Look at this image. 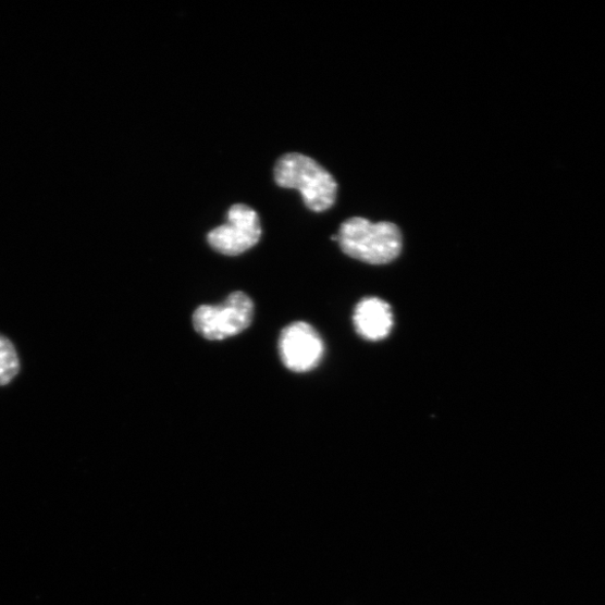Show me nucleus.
Instances as JSON below:
<instances>
[{
    "instance_id": "f257e3e1",
    "label": "nucleus",
    "mask_w": 605,
    "mask_h": 605,
    "mask_svg": "<svg viewBox=\"0 0 605 605\" xmlns=\"http://www.w3.org/2000/svg\"><path fill=\"white\" fill-rule=\"evenodd\" d=\"M336 238L346 255L370 264L390 263L403 249L402 233L396 224L373 223L360 217L345 221Z\"/></svg>"
},
{
    "instance_id": "f03ea898",
    "label": "nucleus",
    "mask_w": 605,
    "mask_h": 605,
    "mask_svg": "<svg viewBox=\"0 0 605 605\" xmlns=\"http://www.w3.org/2000/svg\"><path fill=\"white\" fill-rule=\"evenodd\" d=\"M274 176L280 186L298 190L306 206L314 212L326 211L335 202L337 184L334 177L309 157L299 153L282 157Z\"/></svg>"
},
{
    "instance_id": "7ed1b4c3",
    "label": "nucleus",
    "mask_w": 605,
    "mask_h": 605,
    "mask_svg": "<svg viewBox=\"0 0 605 605\" xmlns=\"http://www.w3.org/2000/svg\"><path fill=\"white\" fill-rule=\"evenodd\" d=\"M254 310V301L246 293L234 292L221 305L199 307L193 322L205 338L221 342L247 330L252 323Z\"/></svg>"
},
{
    "instance_id": "20e7f679",
    "label": "nucleus",
    "mask_w": 605,
    "mask_h": 605,
    "mask_svg": "<svg viewBox=\"0 0 605 605\" xmlns=\"http://www.w3.org/2000/svg\"><path fill=\"white\" fill-rule=\"evenodd\" d=\"M261 237L257 212L246 205H235L229 220L208 235L211 248L225 256H238L256 246Z\"/></svg>"
},
{
    "instance_id": "39448f33",
    "label": "nucleus",
    "mask_w": 605,
    "mask_h": 605,
    "mask_svg": "<svg viewBox=\"0 0 605 605\" xmlns=\"http://www.w3.org/2000/svg\"><path fill=\"white\" fill-rule=\"evenodd\" d=\"M324 343L318 331L307 322H294L286 326L279 339V353L283 365L291 371H312L324 357Z\"/></svg>"
},
{
    "instance_id": "423d86ee",
    "label": "nucleus",
    "mask_w": 605,
    "mask_h": 605,
    "mask_svg": "<svg viewBox=\"0 0 605 605\" xmlns=\"http://www.w3.org/2000/svg\"><path fill=\"white\" fill-rule=\"evenodd\" d=\"M354 325L367 342H381L391 334L394 326L392 308L381 298H363L355 309Z\"/></svg>"
},
{
    "instance_id": "0eeeda50",
    "label": "nucleus",
    "mask_w": 605,
    "mask_h": 605,
    "mask_svg": "<svg viewBox=\"0 0 605 605\" xmlns=\"http://www.w3.org/2000/svg\"><path fill=\"white\" fill-rule=\"evenodd\" d=\"M20 358L9 337L0 334V386H7L20 372Z\"/></svg>"
}]
</instances>
